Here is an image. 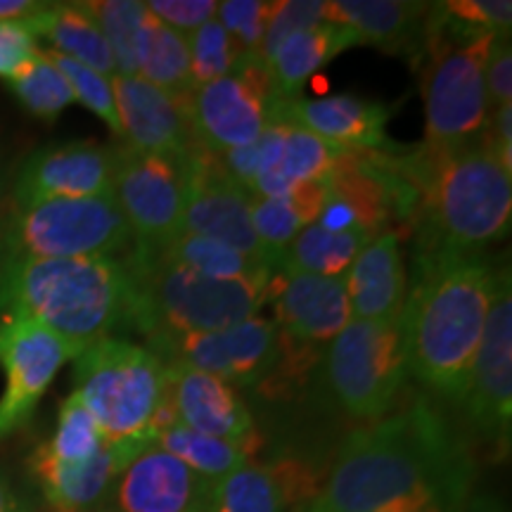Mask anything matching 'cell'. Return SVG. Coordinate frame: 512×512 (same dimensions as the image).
<instances>
[{"mask_svg":"<svg viewBox=\"0 0 512 512\" xmlns=\"http://www.w3.org/2000/svg\"><path fill=\"white\" fill-rule=\"evenodd\" d=\"M470 453L427 396L351 432L306 512H370L418 494L470 498Z\"/></svg>","mask_w":512,"mask_h":512,"instance_id":"cell-1","label":"cell"},{"mask_svg":"<svg viewBox=\"0 0 512 512\" xmlns=\"http://www.w3.org/2000/svg\"><path fill=\"white\" fill-rule=\"evenodd\" d=\"M494 275L482 254L425 252L415 259L401 311L408 375L441 399L463 403L489 316Z\"/></svg>","mask_w":512,"mask_h":512,"instance_id":"cell-2","label":"cell"},{"mask_svg":"<svg viewBox=\"0 0 512 512\" xmlns=\"http://www.w3.org/2000/svg\"><path fill=\"white\" fill-rule=\"evenodd\" d=\"M396 164L418 192L420 249L482 254L508 235L512 171L491 155L484 138L451 150L420 145Z\"/></svg>","mask_w":512,"mask_h":512,"instance_id":"cell-3","label":"cell"},{"mask_svg":"<svg viewBox=\"0 0 512 512\" xmlns=\"http://www.w3.org/2000/svg\"><path fill=\"white\" fill-rule=\"evenodd\" d=\"M0 318L34 320L86 349L136 332V287L124 259L0 261Z\"/></svg>","mask_w":512,"mask_h":512,"instance_id":"cell-4","label":"cell"},{"mask_svg":"<svg viewBox=\"0 0 512 512\" xmlns=\"http://www.w3.org/2000/svg\"><path fill=\"white\" fill-rule=\"evenodd\" d=\"M136 287L138 335H207L245 323L264 309L268 283L216 280L190 271L159 252L136 249L124 256Z\"/></svg>","mask_w":512,"mask_h":512,"instance_id":"cell-5","label":"cell"},{"mask_svg":"<svg viewBox=\"0 0 512 512\" xmlns=\"http://www.w3.org/2000/svg\"><path fill=\"white\" fill-rule=\"evenodd\" d=\"M496 36L470 34L432 5L425 27V147L451 150L484 138L491 105L486 95V57Z\"/></svg>","mask_w":512,"mask_h":512,"instance_id":"cell-6","label":"cell"},{"mask_svg":"<svg viewBox=\"0 0 512 512\" xmlns=\"http://www.w3.org/2000/svg\"><path fill=\"white\" fill-rule=\"evenodd\" d=\"M74 394L93 413L107 444L143 451L155 444L166 368L147 347L107 337L74 358Z\"/></svg>","mask_w":512,"mask_h":512,"instance_id":"cell-7","label":"cell"},{"mask_svg":"<svg viewBox=\"0 0 512 512\" xmlns=\"http://www.w3.org/2000/svg\"><path fill=\"white\" fill-rule=\"evenodd\" d=\"M131 249V228L114 195L50 200L12 209L0 261L121 259Z\"/></svg>","mask_w":512,"mask_h":512,"instance_id":"cell-8","label":"cell"},{"mask_svg":"<svg viewBox=\"0 0 512 512\" xmlns=\"http://www.w3.org/2000/svg\"><path fill=\"white\" fill-rule=\"evenodd\" d=\"M328 392L356 420H380L401 399L408 377L401 316L351 320L323 356Z\"/></svg>","mask_w":512,"mask_h":512,"instance_id":"cell-9","label":"cell"},{"mask_svg":"<svg viewBox=\"0 0 512 512\" xmlns=\"http://www.w3.org/2000/svg\"><path fill=\"white\" fill-rule=\"evenodd\" d=\"M280 100L268 64L259 55L242 53L233 72L190 95L188 114L197 143L211 155L254 143L275 121Z\"/></svg>","mask_w":512,"mask_h":512,"instance_id":"cell-10","label":"cell"},{"mask_svg":"<svg viewBox=\"0 0 512 512\" xmlns=\"http://www.w3.org/2000/svg\"><path fill=\"white\" fill-rule=\"evenodd\" d=\"M190 159L117 145L114 200L136 249H162L183 233Z\"/></svg>","mask_w":512,"mask_h":512,"instance_id":"cell-11","label":"cell"},{"mask_svg":"<svg viewBox=\"0 0 512 512\" xmlns=\"http://www.w3.org/2000/svg\"><path fill=\"white\" fill-rule=\"evenodd\" d=\"M147 349L164 366L183 363L219 377L230 387H256L283 361V337L273 320L259 316L207 335L147 337Z\"/></svg>","mask_w":512,"mask_h":512,"instance_id":"cell-12","label":"cell"},{"mask_svg":"<svg viewBox=\"0 0 512 512\" xmlns=\"http://www.w3.org/2000/svg\"><path fill=\"white\" fill-rule=\"evenodd\" d=\"M465 415L498 448L510 446L512 420V287L510 268L494 275L489 316L463 396Z\"/></svg>","mask_w":512,"mask_h":512,"instance_id":"cell-13","label":"cell"},{"mask_svg":"<svg viewBox=\"0 0 512 512\" xmlns=\"http://www.w3.org/2000/svg\"><path fill=\"white\" fill-rule=\"evenodd\" d=\"M81 351L79 344L55 335L34 320L0 318V368L5 375L0 396V439L27 425L60 368Z\"/></svg>","mask_w":512,"mask_h":512,"instance_id":"cell-14","label":"cell"},{"mask_svg":"<svg viewBox=\"0 0 512 512\" xmlns=\"http://www.w3.org/2000/svg\"><path fill=\"white\" fill-rule=\"evenodd\" d=\"M117 147L91 140L48 145L31 152L12 176V209L50 200L114 195Z\"/></svg>","mask_w":512,"mask_h":512,"instance_id":"cell-15","label":"cell"},{"mask_svg":"<svg viewBox=\"0 0 512 512\" xmlns=\"http://www.w3.org/2000/svg\"><path fill=\"white\" fill-rule=\"evenodd\" d=\"M183 233L202 235L235 252L249 256L275 271L273 259L256 238L252 223V195L240 188L219 157L200 150L190 159L188 202H185Z\"/></svg>","mask_w":512,"mask_h":512,"instance_id":"cell-16","label":"cell"},{"mask_svg":"<svg viewBox=\"0 0 512 512\" xmlns=\"http://www.w3.org/2000/svg\"><path fill=\"white\" fill-rule=\"evenodd\" d=\"M214 484L162 446L150 444L114 479V512H207Z\"/></svg>","mask_w":512,"mask_h":512,"instance_id":"cell-17","label":"cell"},{"mask_svg":"<svg viewBox=\"0 0 512 512\" xmlns=\"http://www.w3.org/2000/svg\"><path fill=\"white\" fill-rule=\"evenodd\" d=\"M268 299L275 309V328L285 342H332L351 323V306L344 278L273 271Z\"/></svg>","mask_w":512,"mask_h":512,"instance_id":"cell-18","label":"cell"},{"mask_svg":"<svg viewBox=\"0 0 512 512\" xmlns=\"http://www.w3.org/2000/svg\"><path fill=\"white\" fill-rule=\"evenodd\" d=\"M121 138L138 152L190 159L202 150L192 131L188 102L171 98L140 76H112Z\"/></svg>","mask_w":512,"mask_h":512,"instance_id":"cell-19","label":"cell"},{"mask_svg":"<svg viewBox=\"0 0 512 512\" xmlns=\"http://www.w3.org/2000/svg\"><path fill=\"white\" fill-rule=\"evenodd\" d=\"M392 110L377 100L358 98L354 93L325 95V98L280 100L275 121L292 124L323 138L344 152H380L392 140L387 124Z\"/></svg>","mask_w":512,"mask_h":512,"instance_id":"cell-20","label":"cell"},{"mask_svg":"<svg viewBox=\"0 0 512 512\" xmlns=\"http://www.w3.org/2000/svg\"><path fill=\"white\" fill-rule=\"evenodd\" d=\"M166 406L178 425L207 437L254 446V420L245 401L219 377L166 363Z\"/></svg>","mask_w":512,"mask_h":512,"instance_id":"cell-21","label":"cell"},{"mask_svg":"<svg viewBox=\"0 0 512 512\" xmlns=\"http://www.w3.org/2000/svg\"><path fill=\"white\" fill-rule=\"evenodd\" d=\"M316 496V479L302 463H247L214 484L207 512H294Z\"/></svg>","mask_w":512,"mask_h":512,"instance_id":"cell-22","label":"cell"},{"mask_svg":"<svg viewBox=\"0 0 512 512\" xmlns=\"http://www.w3.org/2000/svg\"><path fill=\"white\" fill-rule=\"evenodd\" d=\"M140 451L107 444L86 463H57L41 446L31 453L29 470L55 512H83L107 505L114 479Z\"/></svg>","mask_w":512,"mask_h":512,"instance_id":"cell-23","label":"cell"},{"mask_svg":"<svg viewBox=\"0 0 512 512\" xmlns=\"http://www.w3.org/2000/svg\"><path fill=\"white\" fill-rule=\"evenodd\" d=\"M344 285L354 320L399 318L411 285L399 233L387 228L370 238L344 275Z\"/></svg>","mask_w":512,"mask_h":512,"instance_id":"cell-24","label":"cell"},{"mask_svg":"<svg viewBox=\"0 0 512 512\" xmlns=\"http://www.w3.org/2000/svg\"><path fill=\"white\" fill-rule=\"evenodd\" d=\"M432 3L413 0H335L325 19L354 31L361 46L396 55H415L425 48V27Z\"/></svg>","mask_w":512,"mask_h":512,"instance_id":"cell-25","label":"cell"},{"mask_svg":"<svg viewBox=\"0 0 512 512\" xmlns=\"http://www.w3.org/2000/svg\"><path fill=\"white\" fill-rule=\"evenodd\" d=\"M354 46H361L354 31L344 24L328 22V19L285 38L271 60L266 62L280 98H297L318 69H323L339 53Z\"/></svg>","mask_w":512,"mask_h":512,"instance_id":"cell-26","label":"cell"},{"mask_svg":"<svg viewBox=\"0 0 512 512\" xmlns=\"http://www.w3.org/2000/svg\"><path fill=\"white\" fill-rule=\"evenodd\" d=\"M27 24L36 38H46L55 53L105 76H114L112 50L83 3H48L29 17Z\"/></svg>","mask_w":512,"mask_h":512,"instance_id":"cell-27","label":"cell"},{"mask_svg":"<svg viewBox=\"0 0 512 512\" xmlns=\"http://www.w3.org/2000/svg\"><path fill=\"white\" fill-rule=\"evenodd\" d=\"M136 64L140 79L157 86L159 91L169 93L171 98L188 102L190 95L195 93L188 38L159 22L152 12H147V8L138 31Z\"/></svg>","mask_w":512,"mask_h":512,"instance_id":"cell-28","label":"cell"},{"mask_svg":"<svg viewBox=\"0 0 512 512\" xmlns=\"http://www.w3.org/2000/svg\"><path fill=\"white\" fill-rule=\"evenodd\" d=\"M323 204L325 183L294 185L290 195L278 197V200L252 197V223L256 238L273 259L275 268H278V261L287 245L299 235V230L318 221Z\"/></svg>","mask_w":512,"mask_h":512,"instance_id":"cell-29","label":"cell"},{"mask_svg":"<svg viewBox=\"0 0 512 512\" xmlns=\"http://www.w3.org/2000/svg\"><path fill=\"white\" fill-rule=\"evenodd\" d=\"M368 240L370 235L356 233V230L335 233V230L311 223V226L299 230L297 238L287 245L275 271H297L325 275V278H344Z\"/></svg>","mask_w":512,"mask_h":512,"instance_id":"cell-30","label":"cell"},{"mask_svg":"<svg viewBox=\"0 0 512 512\" xmlns=\"http://www.w3.org/2000/svg\"><path fill=\"white\" fill-rule=\"evenodd\" d=\"M155 444L188 465L192 472L209 479L211 484L247 465L249 453H252V444L207 437V434L192 432L178 422L159 430L155 434Z\"/></svg>","mask_w":512,"mask_h":512,"instance_id":"cell-31","label":"cell"},{"mask_svg":"<svg viewBox=\"0 0 512 512\" xmlns=\"http://www.w3.org/2000/svg\"><path fill=\"white\" fill-rule=\"evenodd\" d=\"M159 252L169 261H176L190 271L207 275L216 280H252V283H266L273 271L249 256L235 252L233 247L223 245L202 235L181 233L178 238L162 249H147Z\"/></svg>","mask_w":512,"mask_h":512,"instance_id":"cell-32","label":"cell"},{"mask_svg":"<svg viewBox=\"0 0 512 512\" xmlns=\"http://www.w3.org/2000/svg\"><path fill=\"white\" fill-rule=\"evenodd\" d=\"M105 36L114 57V74L138 76L136 46L145 3L138 0H88L83 3Z\"/></svg>","mask_w":512,"mask_h":512,"instance_id":"cell-33","label":"cell"},{"mask_svg":"<svg viewBox=\"0 0 512 512\" xmlns=\"http://www.w3.org/2000/svg\"><path fill=\"white\" fill-rule=\"evenodd\" d=\"M105 446L107 441L100 425L74 392L60 403L53 437L41 444L43 451L57 463H86L98 456Z\"/></svg>","mask_w":512,"mask_h":512,"instance_id":"cell-34","label":"cell"},{"mask_svg":"<svg viewBox=\"0 0 512 512\" xmlns=\"http://www.w3.org/2000/svg\"><path fill=\"white\" fill-rule=\"evenodd\" d=\"M10 91L22 102V107L38 119L53 121L74 102V93L69 88L60 69L48 60L43 50H38L34 62L22 74L8 81Z\"/></svg>","mask_w":512,"mask_h":512,"instance_id":"cell-35","label":"cell"},{"mask_svg":"<svg viewBox=\"0 0 512 512\" xmlns=\"http://www.w3.org/2000/svg\"><path fill=\"white\" fill-rule=\"evenodd\" d=\"M339 155H344V150L325 143L323 138L313 136L304 128L287 124L283 157L275 171L292 185L325 183Z\"/></svg>","mask_w":512,"mask_h":512,"instance_id":"cell-36","label":"cell"},{"mask_svg":"<svg viewBox=\"0 0 512 512\" xmlns=\"http://www.w3.org/2000/svg\"><path fill=\"white\" fill-rule=\"evenodd\" d=\"M185 38H188L190 72L195 91L211 81H219L223 76H228L242 55L238 43L228 36V31L221 27L219 19H211V22L202 24L200 29H195Z\"/></svg>","mask_w":512,"mask_h":512,"instance_id":"cell-37","label":"cell"},{"mask_svg":"<svg viewBox=\"0 0 512 512\" xmlns=\"http://www.w3.org/2000/svg\"><path fill=\"white\" fill-rule=\"evenodd\" d=\"M285 136L287 124H283V121H273L254 143L238 147V150H228L216 157H219L223 169L228 171V176L252 195L256 181L278 169L280 157H283Z\"/></svg>","mask_w":512,"mask_h":512,"instance_id":"cell-38","label":"cell"},{"mask_svg":"<svg viewBox=\"0 0 512 512\" xmlns=\"http://www.w3.org/2000/svg\"><path fill=\"white\" fill-rule=\"evenodd\" d=\"M48 55V60L60 69L64 79H67L69 88H72L74 100H79L83 107H88L95 117H100L110 126L114 136L121 138V126H119V114H117V102H114L112 91V76H105L95 69L79 64L69 57H64L55 50H43Z\"/></svg>","mask_w":512,"mask_h":512,"instance_id":"cell-39","label":"cell"},{"mask_svg":"<svg viewBox=\"0 0 512 512\" xmlns=\"http://www.w3.org/2000/svg\"><path fill=\"white\" fill-rule=\"evenodd\" d=\"M271 10L273 3H264V0H223L216 10V19L238 43L242 53L259 55Z\"/></svg>","mask_w":512,"mask_h":512,"instance_id":"cell-40","label":"cell"},{"mask_svg":"<svg viewBox=\"0 0 512 512\" xmlns=\"http://www.w3.org/2000/svg\"><path fill=\"white\" fill-rule=\"evenodd\" d=\"M325 12H328V3H320V0H280V3H273L264 43L259 50L261 60H271L285 38L325 22Z\"/></svg>","mask_w":512,"mask_h":512,"instance_id":"cell-41","label":"cell"},{"mask_svg":"<svg viewBox=\"0 0 512 512\" xmlns=\"http://www.w3.org/2000/svg\"><path fill=\"white\" fill-rule=\"evenodd\" d=\"M439 8L456 27L470 34L510 38V0H448V3H439Z\"/></svg>","mask_w":512,"mask_h":512,"instance_id":"cell-42","label":"cell"},{"mask_svg":"<svg viewBox=\"0 0 512 512\" xmlns=\"http://www.w3.org/2000/svg\"><path fill=\"white\" fill-rule=\"evenodd\" d=\"M38 43L27 19H10L0 22V79L12 81L34 62Z\"/></svg>","mask_w":512,"mask_h":512,"instance_id":"cell-43","label":"cell"},{"mask_svg":"<svg viewBox=\"0 0 512 512\" xmlns=\"http://www.w3.org/2000/svg\"><path fill=\"white\" fill-rule=\"evenodd\" d=\"M145 8L166 27L188 36L202 24L216 19L219 3L216 0H152V3H145Z\"/></svg>","mask_w":512,"mask_h":512,"instance_id":"cell-44","label":"cell"},{"mask_svg":"<svg viewBox=\"0 0 512 512\" xmlns=\"http://www.w3.org/2000/svg\"><path fill=\"white\" fill-rule=\"evenodd\" d=\"M486 95H489L491 112L512 102V48L510 38L496 36L489 48L484 69Z\"/></svg>","mask_w":512,"mask_h":512,"instance_id":"cell-45","label":"cell"},{"mask_svg":"<svg viewBox=\"0 0 512 512\" xmlns=\"http://www.w3.org/2000/svg\"><path fill=\"white\" fill-rule=\"evenodd\" d=\"M484 143L505 169L512 171V105L491 112L484 131Z\"/></svg>","mask_w":512,"mask_h":512,"instance_id":"cell-46","label":"cell"},{"mask_svg":"<svg viewBox=\"0 0 512 512\" xmlns=\"http://www.w3.org/2000/svg\"><path fill=\"white\" fill-rule=\"evenodd\" d=\"M467 498L460 496H446V494H418L403 501L389 503L384 508L370 510V512H460Z\"/></svg>","mask_w":512,"mask_h":512,"instance_id":"cell-47","label":"cell"},{"mask_svg":"<svg viewBox=\"0 0 512 512\" xmlns=\"http://www.w3.org/2000/svg\"><path fill=\"white\" fill-rule=\"evenodd\" d=\"M12 214V176L8 159H5L3 150H0V238L3 230L8 226V219Z\"/></svg>","mask_w":512,"mask_h":512,"instance_id":"cell-48","label":"cell"},{"mask_svg":"<svg viewBox=\"0 0 512 512\" xmlns=\"http://www.w3.org/2000/svg\"><path fill=\"white\" fill-rule=\"evenodd\" d=\"M48 3H38V0H0V22H10V19H29L36 12H41Z\"/></svg>","mask_w":512,"mask_h":512,"instance_id":"cell-49","label":"cell"},{"mask_svg":"<svg viewBox=\"0 0 512 512\" xmlns=\"http://www.w3.org/2000/svg\"><path fill=\"white\" fill-rule=\"evenodd\" d=\"M27 510V503L22 501V496L17 494L15 484L8 472L0 467V512H22Z\"/></svg>","mask_w":512,"mask_h":512,"instance_id":"cell-50","label":"cell"},{"mask_svg":"<svg viewBox=\"0 0 512 512\" xmlns=\"http://www.w3.org/2000/svg\"><path fill=\"white\" fill-rule=\"evenodd\" d=\"M460 512H505V508L496 496L477 494V496L467 498V503L463 505V510Z\"/></svg>","mask_w":512,"mask_h":512,"instance_id":"cell-51","label":"cell"},{"mask_svg":"<svg viewBox=\"0 0 512 512\" xmlns=\"http://www.w3.org/2000/svg\"><path fill=\"white\" fill-rule=\"evenodd\" d=\"M83 512H114L110 505H102V508H95V510H83Z\"/></svg>","mask_w":512,"mask_h":512,"instance_id":"cell-52","label":"cell"},{"mask_svg":"<svg viewBox=\"0 0 512 512\" xmlns=\"http://www.w3.org/2000/svg\"><path fill=\"white\" fill-rule=\"evenodd\" d=\"M22 512H31V510H29V508H27V510H22Z\"/></svg>","mask_w":512,"mask_h":512,"instance_id":"cell-53","label":"cell"}]
</instances>
